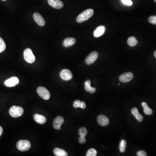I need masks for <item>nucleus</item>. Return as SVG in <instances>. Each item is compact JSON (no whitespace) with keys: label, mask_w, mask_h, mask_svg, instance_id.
<instances>
[{"label":"nucleus","mask_w":156,"mask_h":156,"mask_svg":"<svg viewBox=\"0 0 156 156\" xmlns=\"http://www.w3.org/2000/svg\"><path fill=\"white\" fill-rule=\"evenodd\" d=\"M60 76L62 79L65 81L70 80L73 77L71 72L67 69L62 70L60 72Z\"/></svg>","instance_id":"7"},{"label":"nucleus","mask_w":156,"mask_h":156,"mask_svg":"<svg viewBox=\"0 0 156 156\" xmlns=\"http://www.w3.org/2000/svg\"><path fill=\"white\" fill-rule=\"evenodd\" d=\"M64 119L61 116H57L54 119L53 122V127L56 130L61 129L62 125L64 123Z\"/></svg>","instance_id":"9"},{"label":"nucleus","mask_w":156,"mask_h":156,"mask_svg":"<svg viewBox=\"0 0 156 156\" xmlns=\"http://www.w3.org/2000/svg\"><path fill=\"white\" fill-rule=\"evenodd\" d=\"M81 104V101L79 100H77L73 103V106L76 108H80Z\"/></svg>","instance_id":"27"},{"label":"nucleus","mask_w":156,"mask_h":156,"mask_svg":"<svg viewBox=\"0 0 156 156\" xmlns=\"http://www.w3.org/2000/svg\"><path fill=\"white\" fill-rule=\"evenodd\" d=\"M17 149L21 151H26L30 149L31 144L28 140H20L16 143Z\"/></svg>","instance_id":"2"},{"label":"nucleus","mask_w":156,"mask_h":156,"mask_svg":"<svg viewBox=\"0 0 156 156\" xmlns=\"http://www.w3.org/2000/svg\"><path fill=\"white\" fill-rule=\"evenodd\" d=\"M137 155L138 156H147V154L144 151H140L137 152Z\"/></svg>","instance_id":"29"},{"label":"nucleus","mask_w":156,"mask_h":156,"mask_svg":"<svg viewBox=\"0 0 156 156\" xmlns=\"http://www.w3.org/2000/svg\"><path fill=\"white\" fill-rule=\"evenodd\" d=\"M33 18H34V20L39 26L43 27V26L45 25V20L40 14L38 13H34L33 15Z\"/></svg>","instance_id":"11"},{"label":"nucleus","mask_w":156,"mask_h":156,"mask_svg":"<svg viewBox=\"0 0 156 156\" xmlns=\"http://www.w3.org/2000/svg\"><path fill=\"white\" fill-rule=\"evenodd\" d=\"M128 43L130 47H134L138 44V41L134 37H131L128 39Z\"/></svg>","instance_id":"21"},{"label":"nucleus","mask_w":156,"mask_h":156,"mask_svg":"<svg viewBox=\"0 0 156 156\" xmlns=\"http://www.w3.org/2000/svg\"><path fill=\"white\" fill-rule=\"evenodd\" d=\"M86 104L84 101L81 102V104L80 108L81 109H85L86 108Z\"/></svg>","instance_id":"31"},{"label":"nucleus","mask_w":156,"mask_h":156,"mask_svg":"<svg viewBox=\"0 0 156 156\" xmlns=\"http://www.w3.org/2000/svg\"><path fill=\"white\" fill-rule=\"evenodd\" d=\"M149 23L153 25H156V15L151 16L148 18Z\"/></svg>","instance_id":"26"},{"label":"nucleus","mask_w":156,"mask_h":156,"mask_svg":"<svg viewBox=\"0 0 156 156\" xmlns=\"http://www.w3.org/2000/svg\"><path fill=\"white\" fill-rule=\"evenodd\" d=\"M34 120L37 122L39 124H43L45 123L47 121L46 118L44 116L36 114L34 115Z\"/></svg>","instance_id":"17"},{"label":"nucleus","mask_w":156,"mask_h":156,"mask_svg":"<svg viewBox=\"0 0 156 156\" xmlns=\"http://www.w3.org/2000/svg\"><path fill=\"white\" fill-rule=\"evenodd\" d=\"M6 46L5 41L2 38H0V53L4 52L6 49Z\"/></svg>","instance_id":"23"},{"label":"nucleus","mask_w":156,"mask_h":156,"mask_svg":"<svg viewBox=\"0 0 156 156\" xmlns=\"http://www.w3.org/2000/svg\"><path fill=\"white\" fill-rule=\"evenodd\" d=\"M87 156H96L97 155V151L94 148L89 149L86 154Z\"/></svg>","instance_id":"24"},{"label":"nucleus","mask_w":156,"mask_h":156,"mask_svg":"<svg viewBox=\"0 0 156 156\" xmlns=\"http://www.w3.org/2000/svg\"><path fill=\"white\" fill-rule=\"evenodd\" d=\"M24 58L26 61L29 63H33L35 61V57L34 55L32 50L27 48L25 49L24 52Z\"/></svg>","instance_id":"4"},{"label":"nucleus","mask_w":156,"mask_h":156,"mask_svg":"<svg viewBox=\"0 0 156 156\" xmlns=\"http://www.w3.org/2000/svg\"><path fill=\"white\" fill-rule=\"evenodd\" d=\"M120 83H119V84H118L119 86H120Z\"/></svg>","instance_id":"36"},{"label":"nucleus","mask_w":156,"mask_h":156,"mask_svg":"<svg viewBox=\"0 0 156 156\" xmlns=\"http://www.w3.org/2000/svg\"><path fill=\"white\" fill-rule=\"evenodd\" d=\"M142 105L143 108V112L146 115H150L153 114V110L148 107L147 104L145 102H142Z\"/></svg>","instance_id":"19"},{"label":"nucleus","mask_w":156,"mask_h":156,"mask_svg":"<svg viewBox=\"0 0 156 156\" xmlns=\"http://www.w3.org/2000/svg\"><path fill=\"white\" fill-rule=\"evenodd\" d=\"M154 1H155V2L156 3V0H154Z\"/></svg>","instance_id":"34"},{"label":"nucleus","mask_w":156,"mask_h":156,"mask_svg":"<svg viewBox=\"0 0 156 156\" xmlns=\"http://www.w3.org/2000/svg\"><path fill=\"white\" fill-rule=\"evenodd\" d=\"M98 53L97 52L94 51L91 52L86 58L85 62L87 65H90L93 64L98 57Z\"/></svg>","instance_id":"6"},{"label":"nucleus","mask_w":156,"mask_h":156,"mask_svg":"<svg viewBox=\"0 0 156 156\" xmlns=\"http://www.w3.org/2000/svg\"><path fill=\"white\" fill-rule=\"evenodd\" d=\"M48 3L52 7L57 9H61L63 7V3L60 0H48Z\"/></svg>","instance_id":"12"},{"label":"nucleus","mask_w":156,"mask_h":156,"mask_svg":"<svg viewBox=\"0 0 156 156\" xmlns=\"http://www.w3.org/2000/svg\"><path fill=\"white\" fill-rule=\"evenodd\" d=\"M133 77V74L132 72H127L120 75L119 77V80L121 82H127L132 80Z\"/></svg>","instance_id":"10"},{"label":"nucleus","mask_w":156,"mask_h":156,"mask_svg":"<svg viewBox=\"0 0 156 156\" xmlns=\"http://www.w3.org/2000/svg\"><path fill=\"white\" fill-rule=\"evenodd\" d=\"M37 92L39 96L43 99L47 100L50 98V93L46 88L43 87H39L37 89Z\"/></svg>","instance_id":"5"},{"label":"nucleus","mask_w":156,"mask_h":156,"mask_svg":"<svg viewBox=\"0 0 156 156\" xmlns=\"http://www.w3.org/2000/svg\"><path fill=\"white\" fill-rule=\"evenodd\" d=\"M85 90L86 91H89L91 94L95 93L96 91V88H93L91 86V81L90 80H87L84 83Z\"/></svg>","instance_id":"16"},{"label":"nucleus","mask_w":156,"mask_h":156,"mask_svg":"<svg viewBox=\"0 0 156 156\" xmlns=\"http://www.w3.org/2000/svg\"><path fill=\"white\" fill-rule=\"evenodd\" d=\"M54 155L56 156H67L68 153L66 151L59 148H55L53 151Z\"/></svg>","instance_id":"20"},{"label":"nucleus","mask_w":156,"mask_h":156,"mask_svg":"<svg viewBox=\"0 0 156 156\" xmlns=\"http://www.w3.org/2000/svg\"><path fill=\"white\" fill-rule=\"evenodd\" d=\"M76 39L74 38H66L64 39L63 42V46L65 47H71L76 43Z\"/></svg>","instance_id":"15"},{"label":"nucleus","mask_w":156,"mask_h":156,"mask_svg":"<svg viewBox=\"0 0 156 156\" xmlns=\"http://www.w3.org/2000/svg\"><path fill=\"white\" fill-rule=\"evenodd\" d=\"M121 1L124 5L128 6H131L132 5L133 2L131 0H121Z\"/></svg>","instance_id":"28"},{"label":"nucleus","mask_w":156,"mask_h":156,"mask_svg":"<svg viewBox=\"0 0 156 156\" xmlns=\"http://www.w3.org/2000/svg\"><path fill=\"white\" fill-rule=\"evenodd\" d=\"M154 57H155L156 58V51H155V52H154Z\"/></svg>","instance_id":"33"},{"label":"nucleus","mask_w":156,"mask_h":156,"mask_svg":"<svg viewBox=\"0 0 156 156\" xmlns=\"http://www.w3.org/2000/svg\"><path fill=\"white\" fill-rule=\"evenodd\" d=\"M2 1H6V0H2Z\"/></svg>","instance_id":"35"},{"label":"nucleus","mask_w":156,"mask_h":156,"mask_svg":"<svg viewBox=\"0 0 156 156\" xmlns=\"http://www.w3.org/2000/svg\"><path fill=\"white\" fill-rule=\"evenodd\" d=\"M105 31V27L104 26H100L94 30L93 35L95 38H99L102 36Z\"/></svg>","instance_id":"14"},{"label":"nucleus","mask_w":156,"mask_h":156,"mask_svg":"<svg viewBox=\"0 0 156 156\" xmlns=\"http://www.w3.org/2000/svg\"><path fill=\"white\" fill-rule=\"evenodd\" d=\"M131 111H132V114L135 116V118L139 122H142L143 120V117L139 113L137 108H133Z\"/></svg>","instance_id":"18"},{"label":"nucleus","mask_w":156,"mask_h":156,"mask_svg":"<svg viewBox=\"0 0 156 156\" xmlns=\"http://www.w3.org/2000/svg\"><path fill=\"white\" fill-rule=\"evenodd\" d=\"M79 142L80 144H84L86 142V139L85 137L80 136L79 138Z\"/></svg>","instance_id":"30"},{"label":"nucleus","mask_w":156,"mask_h":156,"mask_svg":"<svg viewBox=\"0 0 156 156\" xmlns=\"http://www.w3.org/2000/svg\"><path fill=\"white\" fill-rule=\"evenodd\" d=\"M127 143L124 140H121L120 143V151L121 153H124L125 151Z\"/></svg>","instance_id":"22"},{"label":"nucleus","mask_w":156,"mask_h":156,"mask_svg":"<svg viewBox=\"0 0 156 156\" xmlns=\"http://www.w3.org/2000/svg\"><path fill=\"white\" fill-rule=\"evenodd\" d=\"M94 11L91 9L86 10L81 13L77 17L76 21L78 23H82L88 20L93 16Z\"/></svg>","instance_id":"1"},{"label":"nucleus","mask_w":156,"mask_h":156,"mask_svg":"<svg viewBox=\"0 0 156 156\" xmlns=\"http://www.w3.org/2000/svg\"><path fill=\"white\" fill-rule=\"evenodd\" d=\"M97 121L99 124L102 126H105L109 125V120L108 117L103 115H99L97 118Z\"/></svg>","instance_id":"13"},{"label":"nucleus","mask_w":156,"mask_h":156,"mask_svg":"<svg viewBox=\"0 0 156 156\" xmlns=\"http://www.w3.org/2000/svg\"><path fill=\"white\" fill-rule=\"evenodd\" d=\"M19 80L16 77H12L5 81V85L7 87H13L18 84Z\"/></svg>","instance_id":"8"},{"label":"nucleus","mask_w":156,"mask_h":156,"mask_svg":"<svg viewBox=\"0 0 156 156\" xmlns=\"http://www.w3.org/2000/svg\"><path fill=\"white\" fill-rule=\"evenodd\" d=\"M3 132V130L2 127L1 126H0V137L2 134V133Z\"/></svg>","instance_id":"32"},{"label":"nucleus","mask_w":156,"mask_h":156,"mask_svg":"<svg viewBox=\"0 0 156 156\" xmlns=\"http://www.w3.org/2000/svg\"><path fill=\"white\" fill-rule=\"evenodd\" d=\"M79 133L80 136L86 137L87 134V131L85 127H82L80 128L79 130Z\"/></svg>","instance_id":"25"},{"label":"nucleus","mask_w":156,"mask_h":156,"mask_svg":"<svg viewBox=\"0 0 156 156\" xmlns=\"http://www.w3.org/2000/svg\"><path fill=\"white\" fill-rule=\"evenodd\" d=\"M24 111V109L22 107L13 106L10 109L9 114L12 117L17 118L23 115Z\"/></svg>","instance_id":"3"}]
</instances>
